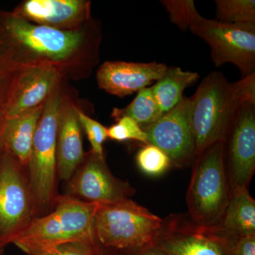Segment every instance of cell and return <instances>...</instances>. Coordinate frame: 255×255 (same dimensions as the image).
<instances>
[{"mask_svg": "<svg viewBox=\"0 0 255 255\" xmlns=\"http://www.w3.org/2000/svg\"><path fill=\"white\" fill-rule=\"evenodd\" d=\"M115 255L114 254H112V253H109V252L105 251V250L102 249V248H101V251L100 255Z\"/></svg>", "mask_w": 255, "mask_h": 255, "instance_id": "4dcf8cb0", "label": "cell"}, {"mask_svg": "<svg viewBox=\"0 0 255 255\" xmlns=\"http://www.w3.org/2000/svg\"><path fill=\"white\" fill-rule=\"evenodd\" d=\"M136 162L144 173L154 177L162 175L172 165L168 156L159 147L151 144H146L138 150Z\"/></svg>", "mask_w": 255, "mask_h": 255, "instance_id": "603a6c76", "label": "cell"}, {"mask_svg": "<svg viewBox=\"0 0 255 255\" xmlns=\"http://www.w3.org/2000/svg\"><path fill=\"white\" fill-rule=\"evenodd\" d=\"M199 79L197 73L168 67L163 76L151 87L162 115L174 109L184 99V90Z\"/></svg>", "mask_w": 255, "mask_h": 255, "instance_id": "d6986e66", "label": "cell"}, {"mask_svg": "<svg viewBox=\"0 0 255 255\" xmlns=\"http://www.w3.org/2000/svg\"><path fill=\"white\" fill-rule=\"evenodd\" d=\"M137 255H169L155 246L150 247Z\"/></svg>", "mask_w": 255, "mask_h": 255, "instance_id": "f1b7e54d", "label": "cell"}, {"mask_svg": "<svg viewBox=\"0 0 255 255\" xmlns=\"http://www.w3.org/2000/svg\"><path fill=\"white\" fill-rule=\"evenodd\" d=\"M5 250V247L1 246L0 245V255H4Z\"/></svg>", "mask_w": 255, "mask_h": 255, "instance_id": "1f68e13d", "label": "cell"}, {"mask_svg": "<svg viewBox=\"0 0 255 255\" xmlns=\"http://www.w3.org/2000/svg\"><path fill=\"white\" fill-rule=\"evenodd\" d=\"M147 144L159 147L172 165L186 168L195 160V139L191 122L190 99H183L174 109L153 123L142 128Z\"/></svg>", "mask_w": 255, "mask_h": 255, "instance_id": "8fae6325", "label": "cell"}, {"mask_svg": "<svg viewBox=\"0 0 255 255\" xmlns=\"http://www.w3.org/2000/svg\"><path fill=\"white\" fill-rule=\"evenodd\" d=\"M102 39L93 18L80 29L61 31L0 10V61L14 70L50 66L65 79L88 78L100 60Z\"/></svg>", "mask_w": 255, "mask_h": 255, "instance_id": "6da1fadb", "label": "cell"}, {"mask_svg": "<svg viewBox=\"0 0 255 255\" xmlns=\"http://www.w3.org/2000/svg\"><path fill=\"white\" fill-rule=\"evenodd\" d=\"M161 3L168 13L170 21L182 31L190 29L201 17L193 0H162Z\"/></svg>", "mask_w": 255, "mask_h": 255, "instance_id": "cb8c5ba5", "label": "cell"}, {"mask_svg": "<svg viewBox=\"0 0 255 255\" xmlns=\"http://www.w3.org/2000/svg\"><path fill=\"white\" fill-rule=\"evenodd\" d=\"M78 117L82 130L87 134L91 145L90 152L97 155L105 156L103 144L108 138L107 128L95 119L90 118L80 109L78 110Z\"/></svg>", "mask_w": 255, "mask_h": 255, "instance_id": "484cf974", "label": "cell"}, {"mask_svg": "<svg viewBox=\"0 0 255 255\" xmlns=\"http://www.w3.org/2000/svg\"><path fill=\"white\" fill-rule=\"evenodd\" d=\"M19 70H14L0 61V119L5 113L14 93Z\"/></svg>", "mask_w": 255, "mask_h": 255, "instance_id": "4316f807", "label": "cell"}, {"mask_svg": "<svg viewBox=\"0 0 255 255\" xmlns=\"http://www.w3.org/2000/svg\"><path fill=\"white\" fill-rule=\"evenodd\" d=\"M231 196L224 162L223 142L209 146L193 163L187 193L188 214L199 224L218 226Z\"/></svg>", "mask_w": 255, "mask_h": 255, "instance_id": "5b68a950", "label": "cell"}, {"mask_svg": "<svg viewBox=\"0 0 255 255\" xmlns=\"http://www.w3.org/2000/svg\"><path fill=\"white\" fill-rule=\"evenodd\" d=\"M98 206L97 203L88 202L68 194L57 196L53 209L33 218L12 243L50 246L96 240L94 219Z\"/></svg>", "mask_w": 255, "mask_h": 255, "instance_id": "8992f818", "label": "cell"}, {"mask_svg": "<svg viewBox=\"0 0 255 255\" xmlns=\"http://www.w3.org/2000/svg\"><path fill=\"white\" fill-rule=\"evenodd\" d=\"M44 104L16 118L4 119L1 134L3 150L14 157L26 168Z\"/></svg>", "mask_w": 255, "mask_h": 255, "instance_id": "e0dca14e", "label": "cell"}, {"mask_svg": "<svg viewBox=\"0 0 255 255\" xmlns=\"http://www.w3.org/2000/svg\"><path fill=\"white\" fill-rule=\"evenodd\" d=\"M68 195L97 204H112L129 199L135 189L111 172L105 156L92 152L68 181Z\"/></svg>", "mask_w": 255, "mask_h": 255, "instance_id": "7c38bea8", "label": "cell"}, {"mask_svg": "<svg viewBox=\"0 0 255 255\" xmlns=\"http://www.w3.org/2000/svg\"><path fill=\"white\" fill-rule=\"evenodd\" d=\"M223 145V162L231 193L248 189L255 172V101L238 110Z\"/></svg>", "mask_w": 255, "mask_h": 255, "instance_id": "30bf717a", "label": "cell"}, {"mask_svg": "<svg viewBox=\"0 0 255 255\" xmlns=\"http://www.w3.org/2000/svg\"><path fill=\"white\" fill-rule=\"evenodd\" d=\"M4 119H0V159H1V155H2L3 152H4V150H3L2 144H1V130H2V127L3 125H4Z\"/></svg>", "mask_w": 255, "mask_h": 255, "instance_id": "f546056e", "label": "cell"}, {"mask_svg": "<svg viewBox=\"0 0 255 255\" xmlns=\"http://www.w3.org/2000/svg\"><path fill=\"white\" fill-rule=\"evenodd\" d=\"M91 5L87 0H26L12 12L40 26L75 31L92 19Z\"/></svg>", "mask_w": 255, "mask_h": 255, "instance_id": "4fadbf2b", "label": "cell"}, {"mask_svg": "<svg viewBox=\"0 0 255 255\" xmlns=\"http://www.w3.org/2000/svg\"><path fill=\"white\" fill-rule=\"evenodd\" d=\"M162 219L130 199L99 204L94 233L101 248L115 255H137L154 246Z\"/></svg>", "mask_w": 255, "mask_h": 255, "instance_id": "3957f363", "label": "cell"}, {"mask_svg": "<svg viewBox=\"0 0 255 255\" xmlns=\"http://www.w3.org/2000/svg\"><path fill=\"white\" fill-rule=\"evenodd\" d=\"M189 99L196 157L209 146L224 141L238 110L255 101V73L230 82L222 73L212 72Z\"/></svg>", "mask_w": 255, "mask_h": 255, "instance_id": "7a4b0ae2", "label": "cell"}, {"mask_svg": "<svg viewBox=\"0 0 255 255\" xmlns=\"http://www.w3.org/2000/svg\"><path fill=\"white\" fill-rule=\"evenodd\" d=\"M231 236L219 226L195 222L188 213L162 219L154 246L169 255H233Z\"/></svg>", "mask_w": 255, "mask_h": 255, "instance_id": "9c48e42d", "label": "cell"}, {"mask_svg": "<svg viewBox=\"0 0 255 255\" xmlns=\"http://www.w3.org/2000/svg\"><path fill=\"white\" fill-rule=\"evenodd\" d=\"M15 246L28 255H99L101 247L96 240H86L41 246L18 243Z\"/></svg>", "mask_w": 255, "mask_h": 255, "instance_id": "44dd1931", "label": "cell"}, {"mask_svg": "<svg viewBox=\"0 0 255 255\" xmlns=\"http://www.w3.org/2000/svg\"><path fill=\"white\" fill-rule=\"evenodd\" d=\"M27 170L3 152L0 159V245L11 244L36 217Z\"/></svg>", "mask_w": 255, "mask_h": 255, "instance_id": "52a82bcc", "label": "cell"}, {"mask_svg": "<svg viewBox=\"0 0 255 255\" xmlns=\"http://www.w3.org/2000/svg\"><path fill=\"white\" fill-rule=\"evenodd\" d=\"M65 80L66 79L63 74L53 67L33 66L20 69L4 119L16 118L43 105Z\"/></svg>", "mask_w": 255, "mask_h": 255, "instance_id": "9a60e30c", "label": "cell"}, {"mask_svg": "<svg viewBox=\"0 0 255 255\" xmlns=\"http://www.w3.org/2000/svg\"><path fill=\"white\" fill-rule=\"evenodd\" d=\"M168 66L157 62L131 63L107 61L97 73V85L101 90L119 97L138 92L162 78Z\"/></svg>", "mask_w": 255, "mask_h": 255, "instance_id": "5bb4252c", "label": "cell"}, {"mask_svg": "<svg viewBox=\"0 0 255 255\" xmlns=\"http://www.w3.org/2000/svg\"><path fill=\"white\" fill-rule=\"evenodd\" d=\"M233 255H255V235L231 236Z\"/></svg>", "mask_w": 255, "mask_h": 255, "instance_id": "83f0119b", "label": "cell"}, {"mask_svg": "<svg viewBox=\"0 0 255 255\" xmlns=\"http://www.w3.org/2000/svg\"><path fill=\"white\" fill-rule=\"evenodd\" d=\"M218 226L231 236L255 235V201L248 189L241 188L231 193Z\"/></svg>", "mask_w": 255, "mask_h": 255, "instance_id": "ac0fdd59", "label": "cell"}, {"mask_svg": "<svg viewBox=\"0 0 255 255\" xmlns=\"http://www.w3.org/2000/svg\"><path fill=\"white\" fill-rule=\"evenodd\" d=\"M217 21L225 23H255V0H216Z\"/></svg>", "mask_w": 255, "mask_h": 255, "instance_id": "7402d4cb", "label": "cell"}, {"mask_svg": "<svg viewBox=\"0 0 255 255\" xmlns=\"http://www.w3.org/2000/svg\"><path fill=\"white\" fill-rule=\"evenodd\" d=\"M162 116L151 87L137 92L134 100L127 107L114 109L112 114L115 120L122 117H130L141 128L153 123Z\"/></svg>", "mask_w": 255, "mask_h": 255, "instance_id": "ffe728a7", "label": "cell"}, {"mask_svg": "<svg viewBox=\"0 0 255 255\" xmlns=\"http://www.w3.org/2000/svg\"><path fill=\"white\" fill-rule=\"evenodd\" d=\"M116 122L117 124L107 128L108 138L118 142L132 140L147 144V135L135 120L128 117H122Z\"/></svg>", "mask_w": 255, "mask_h": 255, "instance_id": "d4e9b609", "label": "cell"}, {"mask_svg": "<svg viewBox=\"0 0 255 255\" xmlns=\"http://www.w3.org/2000/svg\"><path fill=\"white\" fill-rule=\"evenodd\" d=\"M189 30L209 45L215 66L233 64L242 78L255 73V23H225L201 16Z\"/></svg>", "mask_w": 255, "mask_h": 255, "instance_id": "ba28073f", "label": "cell"}, {"mask_svg": "<svg viewBox=\"0 0 255 255\" xmlns=\"http://www.w3.org/2000/svg\"><path fill=\"white\" fill-rule=\"evenodd\" d=\"M79 108L65 92L61 108L56 142L57 175L68 182L85 160Z\"/></svg>", "mask_w": 255, "mask_h": 255, "instance_id": "2e32d148", "label": "cell"}, {"mask_svg": "<svg viewBox=\"0 0 255 255\" xmlns=\"http://www.w3.org/2000/svg\"><path fill=\"white\" fill-rule=\"evenodd\" d=\"M64 82L45 102L37 125L26 170L36 216L46 214L57 197L56 142L60 108L65 95Z\"/></svg>", "mask_w": 255, "mask_h": 255, "instance_id": "277c9868", "label": "cell"}]
</instances>
